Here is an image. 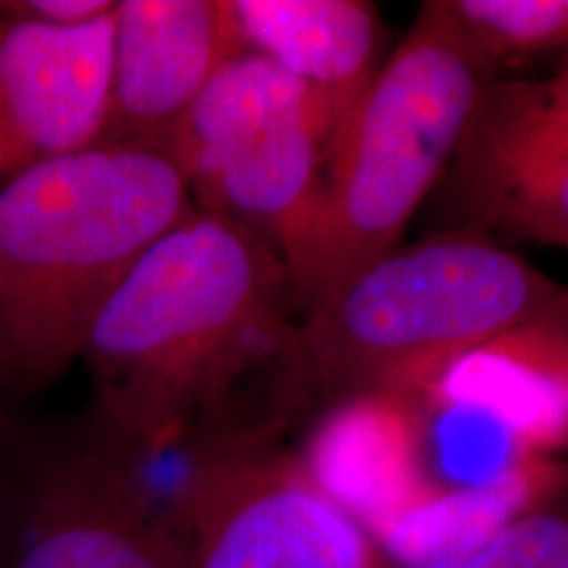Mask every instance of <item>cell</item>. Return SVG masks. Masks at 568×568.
<instances>
[{
  "instance_id": "cell-15",
  "label": "cell",
  "mask_w": 568,
  "mask_h": 568,
  "mask_svg": "<svg viewBox=\"0 0 568 568\" xmlns=\"http://www.w3.org/2000/svg\"><path fill=\"white\" fill-rule=\"evenodd\" d=\"M558 458L568 460V426L564 429V437H560V445H558Z\"/></svg>"
},
{
  "instance_id": "cell-10",
  "label": "cell",
  "mask_w": 568,
  "mask_h": 568,
  "mask_svg": "<svg viewBox=\"0 0 568 568\" xmlns=\"http://www.w3.org/2000/svg\"><path fill=\"white\" fill-rule=\"evenodd\" d=\"M111 19V95L101 142L169 153L205 84L243 53L226 0H119Z\"/></svg>"
},
{
  "instance_id": "cell-7",
  "label": "cell",
  "mask_w": 568,
  "mask_h": 568,
  "mask_svg": "<svg viewBox=\"0 0 568 568\" xmlns=\"http://www.w3.org/2000/svg\"><path fill=\"white\" fill-rule=\"evenodd\" d=\"M437 197L447 232L568 247V61L487 82Z\"/></svg>"
},
{
  "instance_id": "cell-11",
  "label": "cell",
  "mask_w": 568,
  "mask_h": 568,
  "mask_svg": "<svg viewBox=\"0 0 568 568\" xmlns=\"http://www.w3.org/2000/svg\"><path fill=\"white\" fill-rule=\"evenodd\" d=\"M240 51L264 55L314 98L335 138L379 71L382 24L364 0H226Z\"/></svg>"
},
{
  "instance_id": "cell-8",
  "label": "cell",
  "mask_w": 568,
  "mask_h": 568,
  "mask_svg": "<svg viewBox=\"0 0 568 568\" xmlns=\"http://www.w3.org/2000/svg\"><path fill=\"white\" fill-rule=\"evenodd\" d=\"M9 568H190L138 464L95 432L40 468Z\"/></svg>"
},
{
  "instance_id": "cell-12",
  "label": "cell",
  "mask_w": 568,
  "mask_h": 568,
  "mask_svg": "<svg viewBox=\"0 0 568 568\" xmlns=\"http://www.w3.org/2000/svg\"><path fill=\"white\" fill-rule=\"evenodd\" d=\"M474 53L497 77L545 55L568 61V0H443Z\"/></svg>"
},
{
  "instance_id": "cell-14",
  "label": "cell",
  "mask_w": 568,
  "mask_h": 568,
  "mask_svg": "<svg viewBox=\"0 0 568 568\" xmlns=\"http://www.w3.org/2000/svg\"><path fill=\"white\" fill-rule=\"evenodd\" d=\"M0 11L53 27H80L109 17L113 3L111 0H30V3H0Z\"/></svg>"
},
{
  "instance_id": "cell-9",
  "label": "cell",
  "mask_w": 568,
  "mask_h": 568,
  "mask_svg": "<svg viewBox=\"0 0 568 568\" xmlns=\"http://www.w3.org/2000/svg\"><path fill=\"white\" fill-rule=\"evenodd\" d=\"M111 13L53 27L3 11L0 193L34 169L101 142L111 95Z\"/></svg>"
},
{
  "instance_id": "cell-3",
  "label": "cell",
  "mask_w": 568,
  "mask_h": 568,
  "mask_svg": "<svg viewBox=\"0 0 568 568\" xmlns=\"http://www.w3.org/2000/svg\"><path fill=\"white\" fill-rule=\"evenodd\" d=\"M564 295L527 258L477 234L397 245L295 322L297 400L418 389L539 322Z\"/></svg>"
},
{
  "instance_id": "cell-13",
  "label": "cell",
  "mask_w": 568,
  "mask_h": 568,
  "mask_svg": "<svg viewBox=\"0 0 568 568\" xmlns=\"http://www.w3.org/2000/svg\"><path fill=\"white\" fill-rule=\"evenodd\" d=\"M460 568H568V485L510 518Z\"/></svg>"
},
{
  "instance_id": "cell-5",
  "label": "cell",
  "mask_w": 568,
  "mask_h": 568,
  "mask_svg": "<svg viewBox=\"0 0 568 568\" xmlns=\"http://www.w3.org/2000/svg\"><path fill=\"white\" fill-rule=\"evenodd\" d=\"M324 153L326 130L311 92L247 51L213 74L169 142L195 209L264 240L290 284L314 232Z\"/></svg>"
},
{
  "instance_id": "cell-6",
  "label": "cell",
  "mask_w": 568,
  "mask_h": 568,
  "mask_svg": "<svg viewBox=\"0 0 568 568\" xmlns=\"http://www.w3.org/2000/svg\"><path fill=\"white\" fill-rule=\"evenodd\" d=\"M187 443L166 514L190 568H389L372 531L274 437Z\"/></svg>"
},
{
  "instance_id": "cell-1",
  "label": "cell",
  "mask_w": 568,
  "mask_h": 568,
  "mask_svg": "<svg viewBox=\"0 0 568 568\" xmlns=\"http://www.w3.org/2000/svg\"><path fill=\"white\" fill-rule=\"evenodd\" d=\"M293 314L280 255L243 226L193 209L92 324L80 361L98 432L138 464L219 432L247 374L268 368L293 379Z\"/></svg>"
},
{
  "instance_id": "cell-4",
  "label": "cell",
  "mask_w": 568,
  "mask_h": 568,
  "mask_svg": "<svg viewBox=\"0 0 568 568\" xmlns=\"http://www.w3.org/2000/svg\"><path fill=\"white\" fill-rule=\"evenodd\" d=\"M493 80L443 0L424 3L406 40L326 145L314 232L290 284L295 314H308L400 245L410 219L456 159Z\"/></svg>"
},
{
  "instance_id": "cell-2",
  "label": "cell",
  "mask_w": 568,
  "mask_h": 568,
  "mask_svg": "<svg viewBox=\"0 0 568 568\" xmlns=\"http://www.w3.org/2000/svg\"><path fill=\"white\" fill-rule=\"evenodd\" d=\"M195 209L163 151L95 142L0 193V382L48 389L82 358L105 303Z\"/></svg>"
}]
</instances>
